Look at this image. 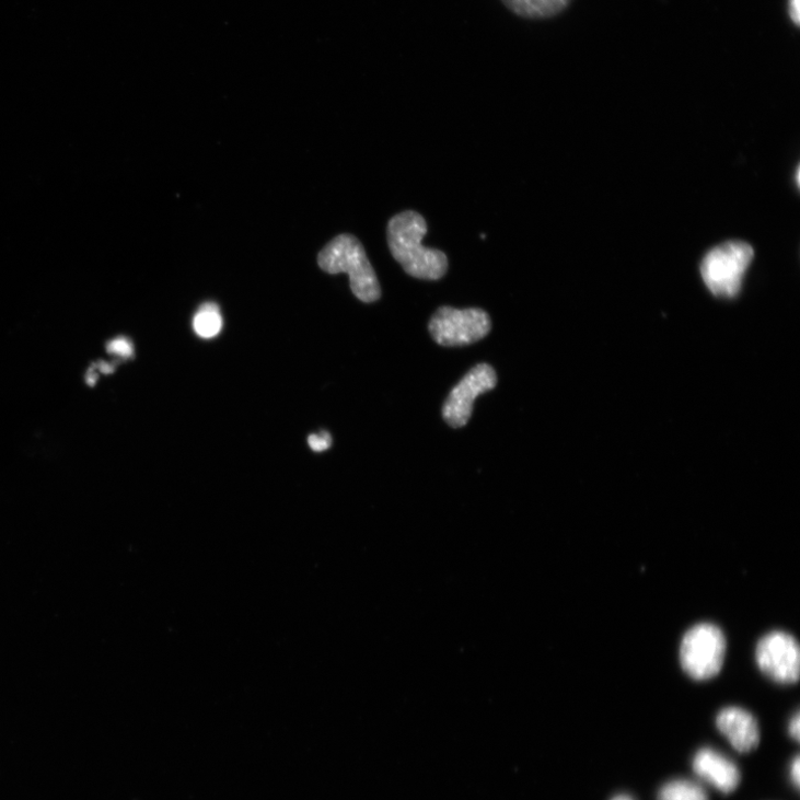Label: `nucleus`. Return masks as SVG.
I'll return each instance as SVG.
<instances>
[{
  "label": "nucleus",
  "mask_w": 800,
  "mask_h": 800,
  "mask_svg": "<svg viewBox=\"0 0 800 800\" xmlns=\"http://www.w3.org/2000/svg\"><path fill=\"white\" fill-rule=\"evenodd\" d=\"M497 376L487 363H479L454 387L448 397L443 416L454 428L464 427L472 417L477 397L495 389Z\"/></svg>",
  "instance_id": "7"
},
{
  "label": "nucleus",
  "mask_w": 800,
  "mask_h": 800,
  "mask_svg": "<svg viewBox=\"0 0 800 800\" xmlns=\"http://www.w3.org/2000/svg\"><path fill=\"white\" fill-rule=\"evenodd\" d=\"M693 768L702 779L724 793L734 791L741 781L735 764L710 749H704L696 754Z\"/></svg>",
  "instance_id": "9"
},
{
  "label": "nucleus",
  "mask_w": 800,
  "mask_h": 800,
  "mask_svg": "<svg viewBox=\"0 0 800 800\" xmlns=\"http://www.w3.org/2000/svg\"><path fill=\"white\" fill-rule=\"evenodd\" d=\"M320 267L332 275L347 273L352 294L363 303L381 299L382 289L376 273L361 243L343 234L331 241L318 255Z\"/></svg>",
  "instance_id": "2"
},
{
  "label": "nucleus",
  "mask_w": 800,
  "mask_h": 800,
  "mask_svg": "<svg viewBox=\"0 0 800 800\" xmlns=\"http://www.w3.org/2000/svg\"><path fill=\"white\" fill-rule=\"evenodd\" d=\"M760 670L778 684H795L799 680L800 651L796 638L786 631H772L756 646Z\"/></svg>",
  "instance_id": "6"
},
{
  "label": "nucleus",
  "mask_w": 800,
  "mask_h": 800,
  "mask_svg": "<svg viewBox=\"0 0 800 800\" xmlns=\"http://www.w3.org/2000/svg\"><path fill=\"white\" fill-rule=\"evenodd\" d=\"M514 15L532 21L549 20L565 12L572 0H500Z\"/></svg>",
  "instance_id": "10"
},
{
  "label": "nucleus",
  "mask_w": 800,
  "mask_h": 800,
  "mask_svg": "<svg viewBox=\"0 0 800 800\" xmlns=\"http://www.w3.org/2000/svg\"><path fill=\"white\" fill-rule=\"evenodd\" d=\"M789 733H790L791 738L795 741H799V737H800V718H799V714L798 712L790 720V723H789Z\"/></svg>",
  "instance_id": "16"
},
{
  "label": "nucleus",
  "mask_w": 800,
  "mask_h": 800,
  "mask_svg": "<svg viewBox=\"0 0 800 800\" xmlns=\"http://www.w3.org/2000/svg\"><path fill=\"white\" fill-rule=\"evenodd\" d=\"M107 351L121 358H130L134 355V346L128 338L118 337L108 343Z\"/></svg>",
  "instance_id": "13"
},
{
  "label": "nucleus",
  "mask_w": 800,
  "mask_h": 800,
  "mask_svg": "<svg viewBox=\"0 0 800 800\" xmlns=\"http://www.w3.org/2000/svg\"><path fill=\"white\" fill-rule=\"evenodd\" d=\"M659 800H708L705 790L689 780H674L665 785Z\"/></svg>",
  "instance_id": "12"
},
{
  "label": "nucleus",
  "mask_w": 800,
  "mask_h": 800,
  "mask_svg": "<svg viewBox=\"0 0 800 800\" xmlns=\"http://www.w3.org/2000/svg\"><path fill=\"white\" fill-rule=\"evenodd\" d=\"M719 732L741 753L755 750L761 741L755 717L740 707L722 709L716 719Z\"/></svg>",
  "instance_id": "8"
},
{
  "label": "nucleus",
  "mask_w": 800,
  "mask_h": 800,
  "mask_svg": "<svg viewBox=\"0 0 800 800\" xmlns=\"http://www.w3.org/2000/svg\"><path fill=\"white\" fill-rule=\"evenodd\" d=\"M426 234L424 217L411 210L394 216L387 228L390 250L404 270L418 279L438 280L447 274L449 259L443 252L422 246Z\"/></svg>",
  "instance_id": "1"
},
{
  "label": "nucleus",
  "mask_w": 800,
  "mask_h": 800,
  "mask_svg": "<svg viewBox=\"0 0 800 800\" xmlns=\"http://www.w3.org/2000/svg\"><path fill=\"white\" fill-rule=\"evenodd\" d=\"M491 328L488 314L478 309L442 308L431 317L429 333L442 346H466L486 337Z\"/></svg>",
  "instance_id": "5"
},
{
  "label": "nucleus",
  "mask_w": 800,
  "mask_h": 800,
  "mask_svg": "<svg viewBox=\"0 0 800 800\" xmlns=\"http://www.w3.org/2000/svg\"><path fill=\"white\" fill-rule=\"evenodd\" d=\"M310 448L317 453L327 451L332 445V436L327 431L313 433L309 438Z\"/></svg>",
  "instance_id": "14"
},
{
  "label": "nucleus",
  "mask_w": 800,
  "mask_h": 800,
  "mask_svg": "<svg viewBox=\"0 0 800 800\" xmlns=\"http://www.w3.org/2000/svg\"><path fill=\"white\" fill-rule=\"evenodd\" d=\"M753 258V248L743 242H729L711 250L700 267L710 292L718 298L737 297Z\"/></svg>",
  "instance_id": "3"
},
{
  "label": "nucleus",
  "mask_w": 800,
  "mask_h": 800,
  "mask_svg": "<svg viewBox=\"0 0 800 800\" xmlns=\"http://www.w3.org/2000/svg\"><path fill=\"white\" fill-rule=\"evenodd\" d=\"M195 333L205 339L213 338L223 328V317L215 303H206L197 311L193 322Z\"/></svg>",
  "instance_id": "11"
},
{
  "label": "nucleus",
  "mask_w": 800,
  "mask_h": 800,
  "mask_svg": "<svg viewBox=\"0 0 800 800\" xmlns=\"http://www.w3.org/2000/svg\"><path fill=\"white\" fill-rule=\"evenodd\" d=\"M726 638L721 629L711 623H700L687 630L680 648V661L684 672L695 681H707L722 669L726 657Z\"/></svg>",
  "instance_id": "4"
},
{
  "label": "nucleus",
  "mask_w": 800,
  "mask_h": 800,
  "mask_svg": "<svg viewBox=\"0 0 800 800\" xmlns=\"http://www.w3.org/2000/svg\"><path fill=\"white\" fill-rule=\"evenodd\" d=\"M791 779L796 787L799 786L800 781V762L799 757H796L795 761L791 764Z\"/></svg>",
  "instance_id": "17"
},
{
  "label": "nucleus",
  "mask_w": 800,
  "mask_h": 800,
  "mask_svg": "<svg viewBox=\"0 0 800 800\" xmlns=\"http://www.w3.org/2000/svg\"><path fill=\"white\" fill-rule=\"evenodd\" d=\"M613 800H633V799L629 798L628 796L622 795V796L615 797Z\"/></svg>",
  "instance_id": "18"
},
{
  "label": "nucleus",
  "mask_w": 800,
  "mask_h": 800,
  "mask_svg": "<svg viewBox=\"0 0 800 800\" xmlns=\"http://www.w3.org/2000/svg\"><path fill=\"white\" fill-rule=\"evenodd\" d=\"M788 12L791 22L799 26L800 24V0H789Z\"/></svg>",
  "instance_id": "15"
}]
</instances>
